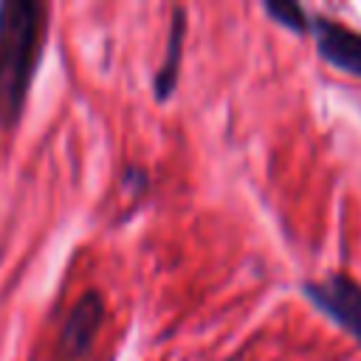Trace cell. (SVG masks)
Here are the masks:
<instances>
[{"label": "cell", "mask_w": 361, "mask_h": 361, "mask_svg": "<svg viewBox=\"0 0 361 361\" xmlns=\"http://www.w3.org/2000/svg\"><path fill=\"white\" fill-rule=\"evenodd\" d=\"M48 34V6L39 0L0 3V130H11L25 107Z\"/></svg>", "instance_id": "6da1fadb"}, {"label": "cell", "mask_w": 361, "mask_h": 361, "mask_svg": "<svg viewBox=\"0 0 361 361\" xmlns=\"http://www.w3.org/2000/svg\"><path fill=\"white\" fill-rule=\"evenodd\" d=\"M307 299L361 344V285L347 274H330L305 285Z\"/></svg>", "instance_id": "7a4b0ae2"}, {"label": "cell", "mask_w": 361, "mask_h": 361, "mask_svg": "<svg viewBox=\"0 0 361 361\" xmlns=\"http://www.w3.org/2000/svg\"><path fill=\"white\" fill-rule=\"evenodd\" d=\"M102 319H104L102 296L96 290L82 293L79 302L71 307L62 324V333H59V353L65 355V361H82L90 353L93 338L102 327Z\"/></svg>", "instance_id": "3957f363"}, {"label": "cell", "mask_w": 361, "mask_h": 361, "mask_svg": "<svg viewBox=\"0 0 361 361\" xmlns=\"http://www.w3.org/2000/svg\"><path fill=\"white\" fill-rule=\"evenodd\" d=\"M310 31L316 37L319 54L330 65L361 76V31H353V28L333 23V20H324V17H316Z\"/></svg>", "instance_id": "277c9868"}, {"label": "cell", "mask_w": 361, "mask_h": 361, "mask_svg": "<svg viewBox=\"0 0 361 361\" xmlns=\"http://www.w3.org/2000/svg\"><path fill=\"white\" fill-rule=\"evenodd\" d=\"M183 31H186V23H183V8H175L172 11V28H169V45H166V56L155 73V96L158 99H166L178 82V68H180V54H183Z\"/></svg>", "instance_id": "5b68a950"}, {"label": "cell", "mask_w": 361, "mask_h": 361, "mask_svg": "<svg viewBox=\"0 0 361 361\" xmlns=\"http://www.w3.org/2000/svg\"><path fill=\"white\" fill-rule=\"evenodd\" d=\"M265 11H268L276 23H282L285 28L307 31V17H305V11H302L299 6H293V3H268Z\"/></svg>", "instance_id": "8992f818"}]
</instances>
